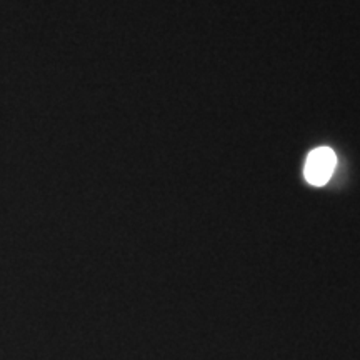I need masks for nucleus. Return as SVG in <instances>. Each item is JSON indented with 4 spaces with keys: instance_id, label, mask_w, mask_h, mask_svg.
I'll return each mask as SVG.
<instances>
[{
    "instance_id": "1",
    "label": "nucleus",
    "mask_w": 360,
    "mask_h": 360,
    "mask_svg": "<svg viewBox=\"0 0 360 360\" xmlns=\"http://www.w3.org/2000/svg\"><path fill=\"white\" fill-rule=\"evenodd\" d=\"M337 165V157L334 150L328 147H319L312 150L305 160L304 165V175L309 184L315 187L326 186L328 179L334 174V169Z\"/></svg>"
}]
</instances>
